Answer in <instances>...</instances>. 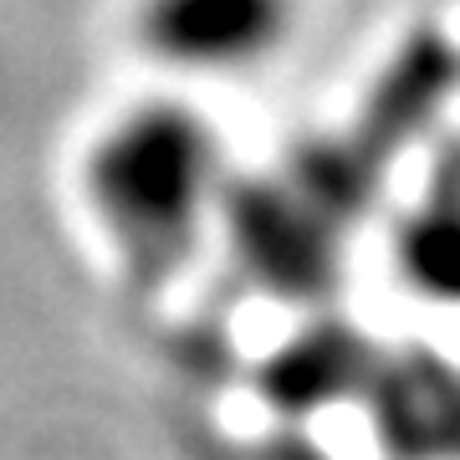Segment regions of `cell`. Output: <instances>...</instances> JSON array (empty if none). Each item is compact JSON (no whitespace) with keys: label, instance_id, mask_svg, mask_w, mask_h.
<instances>
[{"label":"cell","instance_id":"4","mask_svg":"<svg viewBox=\"0 0 460 460\" xmlns=\"http://www.w3.org/2000/svg\"><path fill=\"white\" fill-rule=\"evenodd\" d=\"M292 0H144V47L180 66H246L281 47Z\"/></svg>","mask_w":460,"mask_h":460},{"label":"cell","instance_id":"7","mask_svg":"<svg viewBox=\"0 0 460 460\" xmlns=\"http://www.w3.org/2000/svg\"><path fill=\"white\" fill-rule=\"evenodd\" d=\"M429 184H445V190H460V144H450L440 154V164L429 174Z\"/></svg>","mask_w":460,"mask_h":460},{"label":"cell","instance_id":"5","mask_svg":"<svg viewBox=\"0 0 460 460\" xmlns=\"http://www.w3.org/2000/svg\"><path fill=\"white\" fill-rule=\"evenodd\" d=\"M389 348L374 343L368 332L323 323V328L292 338L266 358V394L281 410H328V404H353L368 394L378 363Z\"/></svg>","mask_w":460,"mask_h":460},{"label":"cell","instance_id":"6","mask_svg":"<svg viewBox=\"0 0 460 460\" xmlns=\"http://www.w3.org/2000/svg\"><path fill=\"white\" fill-rule=\"evenodd\" d=\"M399 271L429 302H460V190L425 184L399 226Z\"/></svg>","mask_w":460,"mask_h":460},{"label":"cell","instance_id":"2","mask_svg":"<svg viewBox=\"0 0 460 460\" xmlns=\"http://www.w3.org/2000/svg\"><path fill=\"white\" fill-rule=\"evenodd\" d=\"M220 148L205 118L180 102H144L87 154L93 210L138 271L159 277L180 261L210 205Z\"/></svg>","mask_w":460,"mask_h":460},{"label":"cell","instance_id":"3","mask_svg":"<svg viewBox=\"0 0 460 460\" xmlns=\"http://www.w3.org/2000/svg\"><path fill=\"white\" fill-rule=\"evenodd\" d=\"M358 404H368L384 456L460 460V358L389 353Z\"/></svg>","mask_w":460,"mask_h":460},{"label":"cell","instance_id":"1","mask_svg":"<svg viewBox=\"0 0 460 460\" xmlns=\"http://www.w3.org/2000/svg\"><path fill=\"white\" fill-rule=\"evenodd\" d=\"M460 93V47L445 31H414L374 72L363 102L323 138L246 180L230 199L235 261L271 296L323 292L394 164L425 138Z\"/></svg>","mask_w":460,"mask_h":460}]
</instances>
